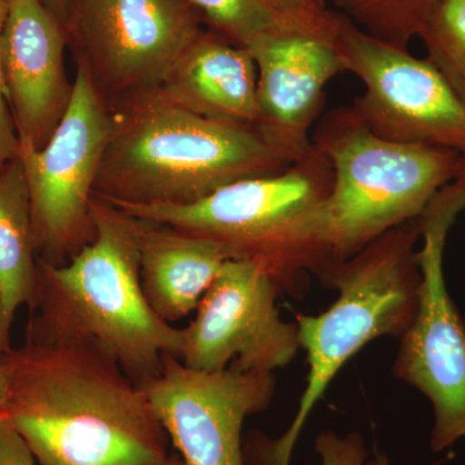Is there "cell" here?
<instances>
[{
    "instance_id": "28",
    "label": "cell",
    "mask_w": 465,
    "mask_h": 465,
    "mask_svg": "<svg viewBox=\"0 0 465 465\" xmlns=\"http://www.w3.org/2000/svg\"><path fill=\"white\" fill-rule=\"evenodd\" d=\"M375 465H390V463H388V459L385 455H379V457L376 458Z\"/></svg>"
},
{
    "instance_id": "13",
    "label": "cell",
    "mask_w": 465,
    "mask_h": 465,
    "mask_svg": "<svg viewBox=\"0 0 465 465\" xmlns=\"http://www.w3.org/2000/svg\"><path fill=\"white\" fill-rule=\"evenodd\" d=\"M65 25L45 0H8L3 76L18 140L42 148L73 96L66 74Z\"/></svg>"
},
{
    "instance_id": "20",
    "label": "cell",
    "mask_w": 465,
    "mask_h": 465,
    "mask_svg": "<svg viewBox=\"0 0 465 465\" xmlns=\"http://www.w3.org/2000/svg\"><path fill=\"white\" fill-rule=\"evenodd\" d=\"M339 14L370 35L409 50L439 0H332Z\"/></svg>"
},
{
    "instance_id": "6",
    "label": "cell",
    "mask_w": 465,
    "mask_h": 465,
    "mask_svg": "<svg viewBox=\"0 0 465 465\" xmlns=\"http://www.w3.org/2000/svg\"><path fill=\"white\" fill-rule=\"evenodd\" d=\"M312 140L332 168L326 206L331 264L420 219L461 163L451 150L382 139L351 106L324 116Z\"/></svg>"
},
{
    "instance_id": "23",
    "label": "cell",
    "mask_w": 465,
    "mask_h": 465,
    "mask_svg": "<svg viewBox=\"0 0 465 465\" xmlns=\"http://www.w3.org/2000/svg\"><path fill=\"white\" fill-rule=\"evenodd\" d=\"M35 458L8 419L0 412V465H36Z\"/></svg>"
},
{
    "instance_id": "7",
    "label": "cell",
    "mask_w": 465,
    "mask_h": 465,
    "mask_svg": "<svg viewBox=\"0 0 465 465\" xmlns=\"http://www.w3.org/2000/svg\"><path fill=\"white\" fill-rule=\"evenodd\" d=\"M73 82L72 100L47 143L18 140L36 252L51 265L65 264L94 240L91 203L114 125L112 106L78 58Z\"/></svg>"
},
{
    "instance_id": "8",
    "label": "cell",
    "mask_w": 465,
    "mask_h": 465,
    "mask_svg": "<svg viewBox=\"0 0 465 465\" xmlns=\"http://www.w3.org/2000/svg\"><path fill=\"white\" fill-rule=\"evenodd\" d=\"M64 25L109 104L161 88L207 30L188 0H69Z\"/></svg>"
},
{
    "instance_id": "11",
    "label": "cell",
    "mask_w": 465,
    "mask_h": 465,
    "mask_svg": "<svg viewBox=\"0 0 465 465\" xmlns=\"http://www.w3.org/2000/svg\"><path fill=\"white\" fill-rule=\"evenodd\" d=\"M280 287L259 266L228 260L182 329L177 360L201 371L273 374L300 349L298 326L277 308Z\"/></svg>"
},
{
    "instance_id": "15",
    "label": "cell",
    "mask_w": 465,
    "mask_h": 465,
    "mask_svg": "<svg viewBox=\"0 0 465 465\" xmlns=\"http://www.w3.org/2000/svg\"><path fill=\"white\" fill-rule=\"evenodd\" d=\"M133 217L143 295L152 311L173 326L195 312L228 256L215 242Z\"/></svg>"
},
{
    "instance_id": "16",
    "label": "cell",
    "mask_w": 465,
    "mask_h": 465,
    "mask_svg": "<svg viewBox=\"0 0 465 465\" xmlns=\"http://www.w3.org/2000/svg\"><path fill=\"white\" fill-rule=\"evenodd\" d=\"M159 90L183 108L215 121L252 128L258 121L253 54L208 29Z\"/></svg>"
},
{
    "instance_id": "5",
    "label": "cell",
    "mask_w": 465,
    "mask_h": 465,
    "mask_svg": "<svg viewBox=\"0 0 465 465\" xmlns=\"http://www.w3.org/2000/svg\"><path fill=\"white\" fill-rule=\"evenodd\" d=\"M415 222L385 232L351 259L332 262L322 275L338 289V299L318 316L296 314L300 348L307 353V385L286 433L253 440L255 465H290L305 421L345 363L375 339L402 335L411 322L420 282L414 250L420 224Z\"/></svg>"
},
{
    "instance_id": "2",
    "label": "cell",
    "mask_w": 465,
    "mask_h": 465,
    "mask_svg": "<svg viewBox=\"0 0 465 465\" xmlns=\"http://www.w3.org/2000/svg\"><path fill=\"white\" fill-rule=\"evenodd\" d=\"M115 103L94 191L114 206L195 203L290 166L255 128L197 114L159 88Z\"/></svg>"
},
{
    "instance_id": "9",
    "label": "cell",
    "mask_w": 465,
    "mask_h": 465,
    "mask_svg": "<svg viewBox=\"0 0 465 465\" xmlns=\"http://www.w3.org/2000/svg\"><path fill=\"white\" fill-rule=\"evenodd\" d=\"M465 208L445 186L420 217L416 252L420 282L414 317L401 335L393 372L432 402L434 451L465 437V326L450 298L443 251L450 226Z\"/></svg>"
},
{
    "instance_id": "24",
    "label": "cell",
    "mask_w": 465,
    "mask_h": 465,
    "mask_svg": "<svg viewBox=\"0 0 465 465\" xmlns=\"http://www.w3.org/2000/svg\"><path fill=\"white\" fill-rule=\"evenodd\" d=\"M8 393V369L5 358H0V412L5 407Z\"/></svg>"
},
{
    "instance_id": "19",
    "label": "cell",
    "mask_w": 465,
    "mask_h": 465,
    "mask_svg": "<svg viewBox=\"0 0 465 465\" xmlns=\"http://www.w3.org/2000/svg\"><path fill=\"white\" fill-rule=\"evenodd\" d=\"M427 60L465 105V0H439L418 33Z\"/></svg>"
},
{
    "instance_id": "3",
    "label": "cell",
    "mask_w": 465,
    "mask_h": 465,
    "mask_svg": "<svg viewBox=\"0 0 465 465\" xmlns=\"http://www.w3.org/2000/svg\"><path fill=\"white\" fill-rule=\"evenodd\" d=\"M94 240L63 265L39 264L35 311L27 339L100 345L134 382L158 375L176 357L182 329L152 311L140 282L134 217L94 197Z\"/></svg>"
},
{
    "instance_id": "25",
    "label": "cell",
    "mask_w": 465,
    "mask_h": 465,
    "mask_svg": "<svg viewBox=\"0 0 465 465\" xmlns=\"http://www.w3.org/2000/svg\"><path fill=\"white\" fill-rule=\"evenodd\" d=\"M47 3L48 7L51 8V11L54 12V15L63 24L65 23L66 12H67V5H69V0H45Z\"/></svg>"
},
{
    "instance_id": "14",
    "label": "cell",
    "mask_w": 465,
    "mask_h": 465,
    "mask_svg": "<svg viewBox=\"0 0 465 465\" xmlns=\"http://www.w3.org/2000/svg\"><path fill=\"white\" fill-rule=\"evenodd\" d=\"M258 69L255 130L290 164L313 150L312 127L322 112L327 84L344 66L333 43L286 39L251 51Z\"/></svg>"
},
{
    "instance_id": "10",
    "label": "cell",
    "mask_w": 465,
    "mask_h": 465,
    "mask_svg": "<svg viewBox=\"0 0 465 465\" xmlns=\"http://www.w3.org/2000/svg\"><path fill=\"white\" fill-rule=\"evenodd\" d=\"M333 45L345 72L365 85L351 108L371 133L465 157V105L427 58L370 35L341 14Z\"/></svg>"
},
{
    "instance_id": "27",
    "label": "cell",
    "mask_w": 465,
    "mask_h": 465,
    "mask_svg": "<svg viewBox=\"0 0 465 465\" xmlns=\"http://www.w3.org/2000/svg\"><path fill=\"white\" fill-rule=\"evenodd\" d=\"M150 465H185L183 459L179 457V454H168V457L162 459L157 463Z\"/></svg>"
},
{
    "instance_id": "1",
    "label": "cell",
    "mask_w": 465,
    "mask_h": 465,
    "mask_svg": "<svg viewBox=\"0 0 465 465\" xmlns=\"http://www.w3.org/2000/svg\"><path fill=\"white\" fill-rule=\"evenodd\" d=\"M3 358L2 414L39 465H150L170 454L142 388L100 345L26 339Z\"/></svg>"
},
{
    "instance_id": "12",
    "label": "cell",
    "mask_w": 465,
    "mask_h": 465,
    "mask_svg": "<svg viewBox=\"0 0 465 465\" xmlns=\"http://www.w3.org/2000/svg\"><path fill=\"white\" fill-rule=\"evenodd\" d=\"M139 387L185 465H247L242 428L271 405L275 381L234 367L201 371L166 356Z\"/></svg>"
},
{
    "instance_id": "26",
    "label": "cell",
    "mask_w": 465,
    "mask_h": 465,
    "mask_svg": "<svg viewBox=\"0 0 465 465\" xmlns=\"http://www.w3.org/2000/svg\"><path fill=\"white\" fill-rule=\"evenodd\" d=\"M451 186L465 201V157H461L460 168H459V173L454 182L451 183Z\"/></svg>"
},
{
    "instance_id": "17",
    "label": "cell",
    "mask_w": 465,
    "mask_h": 465,
    "mask_svg": "<svg viewBox=\"0 0 465 465\" xmlns=\"http://www.w3.org/2000/svg\"><path fill=\"white\" fill-rule=\"evenodd\" d=\"M208 30L252 51L265 43L318 39L333 43L339 12L326 0H188Z\"/></svg>"
},
{
    "instance_id": "4",
    "label": "cell",
    "mask_w": 465,
    "mask_h": 465,
    "mask_svg": "<svg viewBox=\"0 0 465 465\" xmlns=\"http://www.w3.org/2000/svg\"><path fill=\"white\" fill-rule=\"evenodd\" d=\"M331 164L314 146L281 173L229 183L195 203L115 207L215 242L229 260L259 266L280 290L295 291L308 272L323 274L331 265Z\"/></svg>"
},
{
    "instance_id": "21",
    "label": "cell",
    "mask_w": 465,
    "mask_h": 465,
    "mask_svg": "<svg viewBox=\"0 0 465 465\" xmlns=\"http://www.w3.org/2000/svg\"><path fill=\"white\" fill-rule=\"evenodd\" d=\"M316 450L322 465H375V461H367L365 443L356 433L345 437L322 433L317 439Z\"/></svg>"
},
{
    "instance_id": "22",
    "label": "cell",
    "mask_w": 465,
    "mask_h": 465,
    "mask_svg": "<svg viewBox=\"0 0 465 465\" xmlns=\"http://www.w3.org/2000/svg\"><path fill=\"white\" fill-rule=\"evenodd\" d=\"M8 0H0V167L16 158L18 136L9 109L3 76V35L7 21Z\"/></svg>"
},
{
    "instance_id": "18",
    "label": "cell",
    "mask_w": 465,
    "mask_h": 465,
    "mask_svg": "<svg viewBox=\"0 0 465 465\" xmlns=\"http://www.w3.org/2000/svg\"><path fill=\"white\" fill-rule=\"evenodd\" d=\"M38 252L29 192L17 157L0 167V358L11 351V333L20 308L35 304Z\"/></svg>"
}]
</instances>
